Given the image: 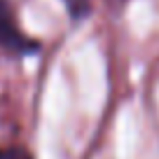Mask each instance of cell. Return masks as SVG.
Returning <instances> with one entry per match:
<instances>
[{"label":"cell","instance_id":"6da1fadb","mask_svg":"<svg viewBox=\"0 0 159 159\" xmlns=\"http://www.w3.org/2000/svg\"><path fill=\"white\" fill-rule=\"evenodd\" d=\"M0 49L10 56H16V59L33 56L42 49L38 40L30 38L19 26L10 0H0Z\"/></svg>","mask_w":159,"mask_h":159},{"label":"cell","instance_id":"7a4b0ae2","mask_svg":"<svg viewBox=\"0 0 159 159\" xmlns=\"http://www.w3.org/2000/svg\"><path fill=\"white\" fill-rule=\"evenodd\" d=\"M0 159H35L24 145H0Z\"/></svg>","mask_w":159,"mask_h":159}]
</instances>
